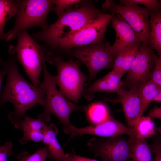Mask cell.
Segmentation results:
<instances>
[{
	"instance_id": "1",
	"label": "cell",
	"mask_w": 161,
	"mask_h": 161,
	"mask_svg": "<svg viewBox=\"0 0 161 161\" xmlns=\"http://www.w3.org/2000/svg\"><path fill=\"white\" fill-rule=\"evenodd\" d=\"M0 74L7 77L5 87L0 96V107L7 102L13 104L14 111L8 115L13 123L21 119L26 112L36 104L45 107V95L43 90L40 86H35L22 77L16 58L6 61L0 59Z\"/></svg>"
},
{
	"instance_id": "2",
	"label": "cell",
	"mask_w": 161,
	"mask_h": 161,
	"mask_svg": "<svg viewBox=\"0 0 161 161\" xmlns=\"http://www.w3.org/2000/svg\"><path fill=\"white\" fill-rule=\"evenodd\" d=\"M104 13L91 4L77 9L69 7L59 16L54 23L45 30L31 36L35 40L43 42L52 48H58L60 42Z\"/></svg>"
},
{
	"instance_id": "3",
	"label": "cell",
	"mask_w": 161,
	"mask_h": 161,
	"mask_svg": "<svg viewBox=\"0 0 161 161\" xmlns=\"http://www.w3.org/2000/svg\"><path fill=\"white\" fill-rule=\"evenodd\" d=\"M44 70V78L40 86L45 95L46 105L43 113L38 118L47 123L50 119V114L54 115L64 126L71 124L69 117L75 111H85L87 106L74 104L67 99L64 95L57 89L55 76L51 75L46 66L45 59L42 61Z\"/></svg>"
},
{
	"instance_id": "4",
	"label": "cell",
	"mask_w": 161,
	"mask_h": 161,
	"mask_svg": "<svg viewBox=\"0 0 161 161\" xmlns=\"http://www.w3.org/2000/svg\"><path fill=\"white\" fill-rule=\"evenodd\" d=\"M52 0H24L21 1L19 9L13 28L5 33L7 41L14 39L29 28L38 27L43 30L48 27L47 19L52 6Z\"/></svg>"
},
{
	"instance_id": "5",
	"label": "cell",
	"mask_w": 161,
	"mask_h": 161,
	"mask_svg": "<svg viewBox=\"0 0 161 161\" xmlns=\"http://www.w3.org/2000/svg\"><path fill=\"white\" fill-rule=\"evenodd\" d=\"M17 37L16 44L10 45L8 52L11 55H16L33 84L39 86L41 83L39 78L44 57L42 49L27 30L20 33Z\"/></svg>"
},
{
	"instance_id": "6",
	"label": "cell",
	"mask_w": 161,
	"mask_h": 161,
	"mask_svg": "<svg viewBox=\"0 0 161 161\" xmlns=\"http://www.w3.org/2000/svg\"><path fill=\"white\" fill-rule=\"evenodd\" d=\"M47 59L56 67L55 78L59 91L68 99L77 103L83 91V84L88 79L82 72L78 63L72 59L64 61L56 55H50Z\"/></svg>"
},
{
	"instance_id": "7",
	"label": "cell",
	"mask_w": 161,
	"mask_h": 161,
	"mask_svg": "<svg viewBox=\"0 0 161 161\" xmlns=\"http://www.w3.org/2000/svg\"><path fill=\"white\" fill-rule=\"evenodd\" d=\"M102 8L112 13L119 15L138 35L142 42L149 45L150 28L149 18L151 12L137 4H117L114 0H106Z\"/></svg>"
},
{
	"instance_id": "8",
	"label": "cell",
	"mask_w": 161,
	"mask_h": 161,
	"mask_svg": "<svg viewBox=\"0 0 161 161\" xmlns=\"http://www.w3.org/2000/svg\"><path fill=\"white\" fill-rule=\"evenodd\" d=\"M72 55L87 67L90 82L102 70L113 69L116 57L107 42L77 47Z\"/></svg>"
},
{
	"instance_id": "9",
	"label": "cell",
	"mask_w": 161,
	"mask_h": 161,
	"mask_svg": "<svg viewBox=\"0 0 161 161\" xmlns=\"http://www.w3.org/2000/svg\"><path fill=\"white\" fill-rule=\"evenodd\" d=\"M134 140L121 135L107 139L93 137L88 141L87 145L95 157H100L103 161H129L131 159Z\"/></svg>"
},
{
	"instance_id": "10",
	"label": "cell",
	"mask_w": 161,
	"mask_h": 161,
	"mask_svg": "<svg viewBox=\"0 0 161 161\" xmlns=\"http://www.w3.org/2000/svg\"><path fill=\"white\" fill-rule=\"evenodd\" d=\"M115 15L104 13L99 15L90 23L62 40L58 48L68 50L74 47L102 42L107 27Z\"/></svg>"
},
{
	"instance_id": "11",
	"label": "cell",
	"mask_w": 161,
	"mask_h": 161,
	"mask_svg": "<svg viewBox=\"0 0 161 161\" xmlns=\"http://www.w3.org/2000/svg\"><path fill=\"white\" fill-rule=\"evenodd\" d=\"M157 56L148 44L142 42L138 53L127 72L125 79L123 82V86L129 89L134 87H138L150 80Z\"/></svg>"
},
{
	"instance_id": "12",
	"label": "cell",
	"mask_w": 161,
	"mask_h": 161,
	"mask_svg": "<svg viewBox=\"0 0 161 161\" xmlns=\"http://www.w3.org/2000/svg\"><path fill=\"white\" fill-rule=\"evenodd\" d=\"M64 131L70 135L69 140L77 136L84 134L108 137L126 135L129 138H135L132 128L126 126L111 115L102 123L83 127L77 128L71 124L64 126Z\"/></svg>"
},
{
	"instance_id": "13",
	"label": "cell",
	"mask_w": 161,
	"mask_h": 161,
	"mask_svg": "<svg viewBox=\"0 0 161 161\" xmlns=\"http://www.w3.org/2000/svg\"><path fill=\"white\" fill-rule=\"evenodd\" d=\"M116 34L115 41L111 48L116 56L123 51L139 48L142 42L138 35L118 14H116L111 21Z\"/></svg>"
},
{
	"instance_id": "14",
	"label": "cell",
	"mask_w": 161,
	"mask_h": 161,
	"mask_svg": "<svg viewBox=\"0 0 161 161\" xmlns=\"http://www.w3.org/2000/svg\"><path fill=\"white\" fill-rule=\"evenodd\" d=\"M119 102L121 103L127 124L133 128L141 116V103L138 87H133L126 90L122 88L116 92Z\"/></svg>"
},
{
	"instance_id": "15",
	"label": "cell",
	"mask_w": 161,
	"mask_h": 161,
	"mask_svg": "<svg viewBox=\"0 0 161 161\" xmlns=\"http://www.w3.org/2000/svg\"><path fill=\"white\" fill-rule=\"evenodd\" d=\"M123 76L112 69L107 75L83 90L82 94L87 100H90L94 94L97 92H116L123 86L121 80Z\"/></svg>"
},
{
	"instance_id": "16",
	"label": "cell",
	"mask_w": 161,
	"mask_h": 161,
	"mask_svg": "<svg viewBox=\"0 0 161 161\" xmlns=\"http://www.w3.org/2000/svg\"><path fill=\"white\" fill-rule=\"evenodd\" d=\"M42 130L44 136L42 142L48 149V156L55 161H65L67 153H64L57 139L58 130L56 125L53 123L49 125L47 123Z\"/></svg>"
},
{
	"instance_id": "17",
	"label": "cell",
	"mask_w": 161,
	"mask_h": 161,
	"mask_svg": "<svg viewBox=\"0 0 161 161\" xmlns=\"http://www.w3.org/2000/svg\"><path fill=\"white\" fill-rule=\"evenodd\" d=\"M150 36L149 46L161 57V12H151L149 18Z\"/></svg>"
},
{
	"instance_id": "18",
	"label": "cell",
	"mask_w": 161,
	"mask_h": 161,
	"mask_svg": "<svg viewBox=\"0 0 161 161\" xmlns=\"http://www.w3.org/2000/svg\"><path fill=\"white\" fill-rule=\"evenodd\" d=\"M21 1L0 0V39H4V29L6 22L16 16L18 11Z\"/></svg>"
},
{
	"instance_id": "19",
	"label": "cell",
	"mask_w": 161,
	"mask_h": 161,
	"mask_svg": "<svg viewBox=\"0 0 161 161\" xmlns=\"http://www.w3.org/2000/svg\"><path fill=\"white\" fill-rule=\"evenodd\" d=\"M138 91L141 101L140 115L142 117L154 97L161 91V87L149 80L139 85Z\"/></svg>"
},
{
	"instance_id": "20",
	"label": "cell",
	"mask_w": 161,
	"mask_h": 161,
	"mask_svg": "<svg viewBox=\"0 0 161 161\" xmlns=\"http://www.w3.org/2000/svg\"><path fill=\"white\" fill-rule=\"evenodd\" d=\"M139 47L128 49L117 54L112 69L123 75L127 73L138 53Z\"/></svg>"
},
{
	"instance_id": "21",
	"label": "cell",
	"mask_w": 161,
	"mask_h": 161,
	"mask_svg": "<svg viewBox=\"0 0 161 161\" xmlns=\"http://www.w3.org/2000/svg\"><path fill=\"white\" fill-rule=\"evenodd\" d=\"M135 139H148L156 134V127L151 118L142 116L132 128Z\"/></svg>"
},
{
	"instance_id": "22",
	"label": "cell",
	"mask_w": 161,
	"mask_h": 161,
	"mask_svg": "<svg viewBox=\"0 0 161 161\" xmlns=\"http://www.w3.org/2000/svg\"><path fill=\"white\" fill-rule=\"evenodd\" d=\"M132 161H153L151 148L146 139H135L132 145Z\"/></svg>"
},
{
	"instance_id": "23",
	"label": "cell",
	"mask_w": 161,
	"mask_h": 161,
	"mask_svg": "<svg viewBox=\"0 0 161 161\" xmlns=\"http://www.w3.org/2000/svg\"><path fill=\"white\" fill-rule=\"evenodd\" d=\"M85 111L87 118L92 124L102 123L110 116L107 106L100 102L92 103L87 107Z\"/></svg>"
},
{
	"instance_id": "24",
	"label": "cell",
	"mask_w": 161,
	"mask_h": 161,
	"mask_svg": "<svg viewBox=\"0 0 161 161\" xmlns=\"http://www.w3.org/2000/svg\"><path fill=\"white\" fill-rule=\"evenodd\" d=\"M47 124L40 119H34L25 115L14 124L15 128L21 129L23 131L32 130H42Z\"/></svg>"
},
{
	"instance_id": "25",
	"label": "cell",
	"mask_w": 161,
	"mask_h": 161,
	"mask_svg": "<svg viewBox=\"0 0 161 161\" xmlns=\"http://www.w3.org/2000/svg\"><path fill=\"white\" fill-rule=\"evenodd\" d=\"M48 153L46 146L41 148L32 154L24 151L18 155L17 161H45Z\"/></svg>"
},
{
	"instance_id": "26",
	"label": "cell",
	"mask_w": 161,
	"mask_h": 161,
	"mask_svg": "<svg viewBox=\"0 0 161 161\" xmlns=\"http://www.w3.org/2000/svg\"><path fill=\"white\" fill-rule=\"evenodd\" d=\"M120 4L130 3L144 6L150 12L155 13L160 10L161 4L157 0H121Z\"/></svg>"
},
{
	"instance_id": "27",
	"label": "cell",
	"mask_w": 161,
	"mask_h": 161,
	"mask_svg": "<svg viewBox=\"0 0 161 161\" xmlns=\"http://www.w3.org/2000/svg\"><path fill=\"white\" fill-rule=\"evenodd\" d=\"M79 0H52L53 5H55L52 9L58 16L63 14L65 11L73 5L81 2Z\"/></svg>"
},
{
	"instance_id": "28",
	"label": "cell",
	"mask_w": 161,
	"mask_h": 161,
	"mask_svg": "<svg viewBox=\"0 0 161 161\" xmlns=\"http://www.w3.org/2000/svg\"><path fill=\"white\" fill-rule=\"evenodd\" d=\"M22 137L20 139L21 144H24L28 141L34 142H42L44 138V133L42 130H32L23 131Z\"/></svg>"
},
{
	"instance_id": "29",
	"label": "cell",
	"mask_w": 161,
	"mask_h": 161,
	"mask_svg": "<svg viewBox=\"0 0 161 161\" xmlns=\"http://www.w3.org/2000/svg\"><path fill=\"white\" fill-rule=\"evenodd\" d=\"M150 80L161 87V57L157 56Z\"/></svg>"
},
{
	"instance_id": "30",
	"label": "cell",
	"mask_w": 161,
	"mask_h": 161,
	"mask_svg": "<svg viewBox=\"0 0 161 161\" xmlns=\"http://www.w3.org/2000/svg\"><path fill=\"white\" fill-rule=\"evenodd\" d=\"M13 153L12 143L7 141L3 145L0 146V161H7V158Z\"/></svg>"
},
{
	"instance_id": "31",
	"label": "cell",
	"mask_w": 161,
	"mask_h": 161,
	"mask_svg": "<svg viewBox=\"0 0 161 161\" xmlns=\"http://www.w3.org/2000/svg\"><path fill=\"white\" fill-rule=\"evenodd\" d=\"M154 157L153 161H161V140L160 136L155 137L153 141Z\"/></svg>"
},
{
	"instance_id": "32",
	"label": "cell",
	"mask_w": 161,
	"mask_h": 161,
	"mask_svg": "<svg viewBox=\"0 0 161 161\" xmlns=\"http://www.w3.org/2000/svg\"><path fill=\"white\" fill-rule=\"evenodd\" d=\"M65 161H98L95 159L78 155L74 152L67 153V157Z\"/></svg>"
},
{
	"instance_id": "33",
	"label": "cell",
	"mask_w": 161,
	"mask_h": 161,
	"mask_svg": "<svg viewBox=\"0 0 161 161\" xmlns=\"http://www.w3.org/2000/svg\"><path fill=\"white\" fill-rule=\"evenodd\" d=\"M147 116L151 118L161 119V107L155 106L149 112Z\"/></svg>"
},
{
	"instance_id": "34",
	"label": "cell",
	"mask_w": 161,
	"mask_h": 161,
	"mask_svg": "<svg viewBox=\"0 0 161 161\" xmlns=\"http://www.w3.org/2000/svg\"><path fill=\"white\" fill-rule=\"evenodd\" d=\"M153 101L160 103L161 102V91H160L154 98Z\"/></svg>"
},
{
	"instance_id": "35",
	"label": "cell",
	"mask_w": 161,
	"mask_h": 161,
	"mask_svg": "<svg viewBox=\"0 0 161 161\" xmlns=\"http://www.w3.org/2000/svg\"><path fill=\"white\" fill-rule=\"evenodd\" d=\"M3 75H2L0 74V95L1 94V82L3 79Z\"/></svg>"
}]
</instances>
